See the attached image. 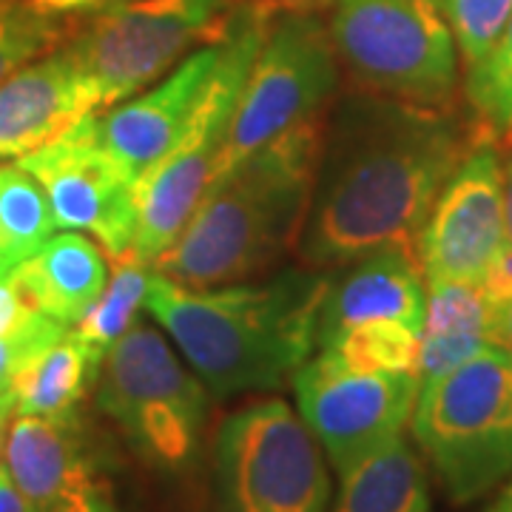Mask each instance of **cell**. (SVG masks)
Listing matches in <instances>:
<instances>
[{"instance_id": "cell-1", "label": "cell", "mask_w": 512, "mask_h": 512, "mask_svg": "<svg viewBox=\"0 0 512 512\" xmlns=\"http://www.w3.org/2000/svg\"><path fill=\"white\" fill-rule=\"evenodd\" d=\"M484 131L453 106L350 92L325 117L299 259L330 271L387 245H413L444 183Z\"/></svg>"}, {"instance_id": "cell-2", "label": "cell", "mask_w": 512, "mask_h": 512, "mask_svg": "<svg viewBox=\"0 0 512 512\" xmlns=\"http://www.w3.org/2000/svg\"><path fill=\"white\" fill-rule=\"evenodd\" d=\"M333 276L285 268L262 282L185 288L154 268L148 313L217 396L279 390L319 348V311Z\"/></svg>"}, {"instance_id": "cell-3", "label": "cell", "mask_w": 512, "mask_h": 512, "mask_svg": "<svg viewBox=\"0 0 512 512\" xmlns=\"http://www.w3.org/2000/svg\"><path fill=\"white\" fill-rule=\"evenodd\" d=\"M325 117L293 128L214 174L157 271L185 288H220L276 268L308 220Z\"/></svg>"}, {"instance_id": "cell-4", "label": "cell", "mask_w": 512, "mask_h": 512, "mask_svg": "<svg viewBox=\"0 0 512 512\" xmlns=\"http://www.w3.org/2000/svg\"><path fill=\"white\" fill-rule=\"evenodd\" d=\"M268 23L271 18L251 3H239V9L228 15L222 29L220 63L200 106L180 131L177 143L165 151L163 160L151 165L134 183L137 231L131 251L148 265H157L160 256L177 242L217 174L239 94L265 40Z\"/></svg>"}, {"instance_id": "cell-5", "label": "cell", "mask_w": 512, "mask_h": 512, "mask_svg": "<svg viewBox=\"0 0 512 512\" xmlns=\"http://www.w3.org/2000/svg\"><path fill=\"white\" fill-rule=\"evenodd\" d=\"M410 421L450 501L490 493L512 476V356L490 345L424 382Z\"/></svg>"}, {"instance_id": "cell-6", "label": "cell", "mask_w": 512, "mask_h": 512, "mask_svg": "<svg viewBox=\"0 0 512 512\" xmlns=\"http://www.w3.org/2000/svg\"><path fill=\"white\" fill-rule=\"evenodd\" d=\"M97 404L148 467L185 470L200 450L208 393L163 330L134 322L100 365Z\"/></svg>"}, {"instance_id": "cell-7", "label": "cell", "mask_w": 512, "mask_h": 512, "mask_svg": "<svg viewBox=\"0 0 512 512\" xmlns=\"http://www.w3.org/2000/svg\"><path fill=\"white\" fill-rule=\"evenodd\" d=\"M328 29L339 63L365 92L450 106L458 46L439 0H333Z\"/></svg>"}, {"instance_id": "cell-8", "label": "cell", "mask_w": 512, "mask_h": 512, "mask_svg": "<svg viewBox=\"0 0 512 512\" xmlns=\"http://www.w3.org/2000/svg\"><path fill=\"white\" fill-rule=\"evenodd\" d=\"M330 478L302 416L279 399L234 410L214 439V512H325Z\"/></svg>"}, {"instance_id": "cell-9", "label": "cell", "mask_w": 512, "mask_h": 512, "mask_svg": "<svg viewBox=\"0 0 512 512\" xmlns=\"http://www.w3.org/2000/svg\"><path fill=\"white\" fill-rule=\"evenodd\" d=\"M339 55L316 12L276 15L239 94L217 174L293 128L328 117Z\"/></svg>"}, {"instance_id": "cell-10", "label": "cell", "mask_w": 512, "mask_h": 512, "mask_svg": "<svg viewBox=\"0 0 512 512\" xmlns=\"http://www.w3.org/2000/svg\"><path fill=\"white\" fill-rule=\"evenodd\" d=\"M225 6L228 0H131L89 15L63 52L92 77L106 111L165 77L197 43L217 40Z\"/></svg>"}, {"instance_id": "cell-11", "label": "cell", "mask_w": 512, "mask_h": 512, "mask_svg": "<svg viewBox=\"0 0 512 512\" xmlns=\"http://www.w3.org/2000/svg\"><path fill=\"white\" fill-rule=\"evenodd\" d=\"M291 384L299 416L339 476L402 436L421 390L416 373L350 370L322 350L293 373Z\"/></svg>"}, {"instance_id": "cell-12", "label": "cell", "mask_w": 512, "mask_h": 512, "mask_svg": "<svg viewBox=\"0 0 512 512\" xmlns=\"http://www.w3.org/2000/svg\"><path fill=\"white\" fill-rule=\"evenodd\" d=\"M498 134L484 131L453 177L444 183L416 234V256L427 285H484L510 248L504 214V171Z\"/></svg>"}, {"instance_id": "cell-13", "label": "cell", "mask_w": 512, "mask_h": 512, "mask_svg": "<svg viewBox=\"0 0 512 512\" xmlns=\"http://www.w3.org/2000/svg\"><path fill=\"white\" fill-rule=\"evenodd\" d=\"M18 163L43 185L57 228L89 231L111 256L131 251L137 231V180L100 143L97 114L83 117L55 143L20 157Z\"/></svg>"}, {"instance_id": "cell-14", "label": "cell", "mask_w": 512, "mask_h": 512, "mask_svg": "<svg viewBox=\"0 0 512 512\" xmlns=\"http://www.w3.org/2000/svg\"><path fill=\"white\" fill-rule=\"evenodd\" d=\"M220 55L222 35L185 57L174 72L160 77L154 89L97 114L100 143L134 180L160 163L177 143L217 72Z\"/></svg>"}, {"instance_id": "cell-15", "label": "cell", "mask_w": 512, "mask_h": 512, "mask_svg": "<svg viewBox=\"0 0 512 512\" xmlns=\"http://www.w3.org/2000/svg\"><path fill=\"white\" fill-rule=\"evenodd\" d=\"M100 111V89L63 49L32 60L0 83V160H20L49 146Z\"/></svg>"}, {"instance_id": "cell-16", "label": "cell", "mask_w": 512, "mask_h": 512, "mask_svg": "<svg viewBox=\"0 0 512 512\" xmlns=\"http://www.w3.org/2000/svg\"><path fill=\"white\" fill-rule=\"evenodd\" d=\"M330 279L319 311V345L365 322H402L421 330L427 311V279L413 245H387L345 265Z\"/></svg>"}, {"instance_id": "cell-17", "label": "cell", "mask_w": 512, "mask_h": 512, "mask_svg": "<svg viewBox=\"0 0 512 512\" xmlns=\"http://www.w3.org/2000/svg\"><path fill=\"white\" fill-rule=\"evenodd\" d=\"M3 467L37 512H49L72 487L94 478L74 416L15 413L3 441Z\"/></svg>"}, {"instance_id": "cell-18", "label": "cell", "mask_w": 512, "mask_h": 512, "mask_svg": "<svg viewBox=\"0 0 512 512\" xmlns=\"http://www.w3.org/2000/svg\"><path fill=\"white\" fill-rule=\"evenodd\" d=\"M493 345V299L484 285L433 282L421 325L419 382H433Z\"/></svg>"}, {"instance_id": "cell-19", "label": "cell", "mask_w": 512, "mask_h": 512, "mask_svg": "<svg viewBox=\"0 0 512 512\" xmlns=\"http://www.w3.org/2000/svg\"><path fill=\"white\" fill-rule=\"evenodd\" d=\"M12 274L35 299L37 308L69 328L92 308L109 282L103 251L80 234L52 237L35 256L15 265Z\"/></svg>"}, {"instance_id": "cell-20", "label": "cell", "mask_w": 512, "mask_h": 512, "mask_svg": "<svg viewBox=\"0 0 512 512\" xmlns=\"http://www.w3.org/2000/svg\"><path fill=\"white\" fill-rule=\"evenodd\" d=\"M100 376L89 350L80 345L72 328L46 348L29 353L15 370L9 393L15 413L29 416H74V407L86 396V387Z\"/></svg>"}, {"instance_id": "cell-21", "label": "cell", "mask_w": 512, "mask_h": 512, "mask_svg": "<svg viewBox=\"0 0 512 512\" xmlns=\"http://www.w3.org/2000/svg\"><path fill=\"white\" fill-rule=\"evenodd\" d=\"M333 512H430L424 464L399 436L342 476Z\"/></svg>"}, {"instance_id": "cell-22", "label": "cell", "mask_w": 512, "mask_h": 512, "mask_svg": "<svg viewBox=\"0 0 512 512\" xmlns=\"http://www.w3.org/2000/svg\"><path fill=\"white\" fill-rule=\"evenodd\" d=\"M111 259H114V271L106 288L97 296L92 308L72 325V333L80 339V345L89 350L97 367L103 365L114 342L137 322V313L140 308H146L148 288L154 279V265L143 262L134 251L111 256Z\"/></svg>"}, {"instance_id": "cell-23", "label": "cell", "mask_w": 512, "mask_h": 512, "mask_svg": "<svg viewBox=\"0 0 512 512\" xmlns=\"http://www.w3.org/2000/svg\"><path fill=\"white\" fill-rule=\"evenodd\" d=\"M55 228L43 185L20 163L0 165V251L12 268L35 256L52 239Z\"/></svg>"}, {"instance_id": "cell-24", "label": "cell", "mask_w": 512, "mask_h": 512, "mask_svg": "<svg viewBox=\"0 0 512 512\" xmlns=\"http://www.w3.org/2000/svg\"><path fill=\"white\" fill-rule=\"evenodd\" d=\"M319 350L350 370L419 376L421 330L402 322H365L342 330Z\"/></svg>"}, {"instance_id": "cell-25", "label": "cell", "mask_w": 512, "mask_h": 512, "mask_svg": "<svg viewBox=\"0 0 512 512\" xmlns=\"http://www.w3.org/2000/svg\"><path fill=\"white\" fill-rule=\"evenodd\" d=\"M467 100L476 120L490 126L498 137L512 134V15L490 55L467 69Z\"/></svg>"}, {"instance_id": "cell-26", "label": "cell", "mask_w": 512, "mask_h": 512, "mask_svg": "<svg viewBox=\"0 0 512 512\" xmlns=\"http://www.w3.org/2000/svg\"><path fill=\"white\" fill-rule=\"evenodd\" d=\"M60 20L46 18L26 0H0V83L60 43Z\"/></svg>"}, {"instance_id": "cell-27", "label": "cell", "mask_w": 512, "mask_h": 512, "mask_svg": "<svg viewBox=\"0 0 512 512\" xmlns=\"http://www.w3.org/2000/svg\"><path fill=\"white\" fill-rule=\"evenodd\" d=\"M453 29L458 55L473 69L490 55L512 15V0H439Z\"/></svg>"}, {"instance_id": "cell-28", "label": "cell", "mask_w": 512, "mask_h": 512, "mask_svg": "<svg viewBox=\"0 0 512 512\" xmlns=\"http://www.w3.org/2000/svg\"><path fill=\"white\" fill-rule=\"evenodd\" d=\"M49 313L37 308V302L29 291L20 285V279L12 271L0 276V336H15L20 330L32 328Z\"/></svg>"}, {"instance_id": "cell-29", "label": "cell", "mask_w": 512, "mask_h": 512, "mask_svg": "<svg viewBox=\"0 0 512 512\" xmlns=\"http://www.w3.org/2000/svg\"><path fill=\"white\" fill-rule=\"evenodd\" d=\"M49 512H120L114 498H111L109 487L97 478H89L83 484L72 487L69 493L57 501Z\"/></svg>"}, {"instance_id": "cell-30", "label": "cell", "mask_w": 512, "mask_h": 512, "mask_svg": "<svg viewBox=\"0 0 512 512\" xmlns=\"http://www.w3.org/2000/svg\"><path fill=\"white\" fill-rule=\"evenodd\" d=\"M32 9H37L46 18H89L97 12H106L114 6H123L131 0H26Z\"/></svg>"}, {"instance_id": "cell-31", "label": "cell", "mask_w": 512, "mask_h": 512, "mask_svg": "<svg viewBox=\"0 0 512 512\" xmlns=\"http://www.w3.org/2000/svg\"><path fill=\"white\" fill-rule=\"evenodd\" d=\"M245 3H251L268 18H276V15H291V12H319L333 0H245Z\"/></svg>"}, {"instance_id": "cell-32", "label": "cell", "mask_w": 512, "mask_h": 512, "mask_svg": "<svg viewBox=\"0 0 512 512\" xmlns=\"http://www.w3.org/2000/svg\"><path fill=\"white\" fill-rule=\"evenodd\" d=\"M493 345L512 356V293L493 302Z\"/></svg>"}, {"instance_id": "cell-33", "label": "cell", "mask_w": 512, "mask_h": 512, "mask_svg": "<svg viewBox=\"0 0 512 512\" xmlns=\"http://www.w3.org/2000/svg\"><path fill=\"white\" fill-rule=\"evenodd\" d=\"M0 512H35L32 510V504H29V501L23 498V493L15 487V481L9 478L3 464H0Z\"/></svg>"}, {"instance_id": "cell-34", "label": "cell", "mask_w": 512, "mask_h": 512, "mask_svg": "<svg viewBox=\"0 0 512 512\" xmlns=\"http://www.w3.org/2000/svg\"><path fill=\"white\" fill-rule=\"evenodd\" d=\"M510 146L501 148V171H504V214H507V237L512 245V134L507 137Z\"/></svg>"}, {"instance_id": "cell-35", "label": "cell", "mask_w": 512, "mask_h": 512, "mask_svg": "<svg viewBox=\"0 0 512 512\" xmlns=\"http://www.w3.org/2000/svg\"><path fill=\"white\" fill-rule=\"evenodd\" d=\"M12 416H15V399L9 393H0V456H3V441H6V430H9Z\"/></svg>"}, {"instance_id": "cell-36", "label": "cell", "mask_w": 512, "mask_h": 512, "mask_svg": "<svg viewBox=\"0 0 512 512\" xmlns=\"http://www.w3.org/2000/svg\"><path fill=\"white\" fill-rule=\"evenodd\" d=\"M484 512H512V481L501 490V495Z\"/></svg>"}, {"instance_id": "cell-37", "label": "cell", "mask_w": 512, "mask_h": 512, "mask_svg": "<svg viewBox=\"0 0 512 512\" xmlns=\"http://www.w3.org/2000/svg\"><path fill=\"white\" fill-rule=\"evenodd\" d=\"M9 271H12V262H9V259H6V254L0 251V276H6Z\"/></svg>"}, {"instance_id": "cell-38", "label": "cell", "mask_w": 512, "mask_h": 512, "mask_svg": "<svg viewBox=\"0 0 512 512\" xmlns=\"http://www.w3.org/2000/svg\"><path fill=\"white\" fill-rule=\"evenodd\" d=\"M35 512H37V510H35Z\"/></svg>"}]
</instances>
